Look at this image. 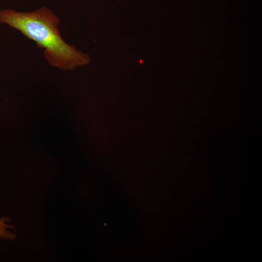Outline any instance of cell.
Returning <instances> with one entry per match:
<instances>
[{
	"label": "cell",
	"instance_id": "1",
	"mask_svg": "<svg viewBox=\"0 0 262 262\" xmlns=\"http://www.w3.org/2000/svg\"><path fill=\"white\" fill-rule=\"evenodd\" d=\"M0 23L15 29L44 49L49 64L63 70H72L87 64L89 57L66 44L58 30L60 20L49 8L43 7L30 12L12 9L0 10Z\"/></svg>",
	"mask_w": 262,
	"mask_h": 262
},
{
	"label": "cell",
	"instance_id": "2",
	"mask_svg": "<svg viewBox=\"0 0 262 262\" xmlns=\"http://www.w3.org/2000/svg\"><path fill=\"white\" fill-rule=\"evenodd\" d=\"M11 218L4 216L0 218V239L2 241H13L17 236L13 231L16 229L14 225L10 224Z\"/></svg>",
	"mask_w": 262,
	"mask_h": 262
}]
</instances>
